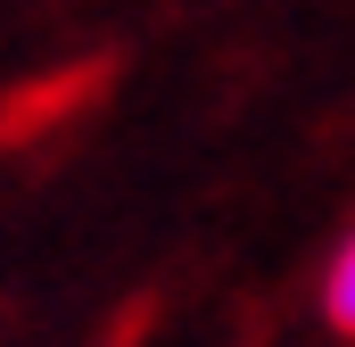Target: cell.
I'll list each match as a JSON object with an SVG mask.
<instances>
[{
  "instance_id": "1",
  "label": "cell",
  "mask_w": 355,
  "mask_h": 347,
  "mask_svg": "<svg viewBox=\"0 0 355 347\" xmlns=\"http://www.w3.org/2000/svg\"><path fill=\"white\" fill-rule=\"evenodd\" d=\"M314 298H322V323H331L339 339H355V232L331 248V264H322V289H314Z\"/></svg>"
}]
</instances>
